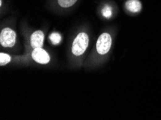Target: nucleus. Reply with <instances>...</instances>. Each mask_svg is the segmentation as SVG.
<instances>
[{
	"instance_id": "20e7f679",
	"label": "nucleus",
	"mask_w": 161,
	"mask_h": 120,
	"mask_svg": "<svg viewBox=\"0 0 161 120\" xmlns=\"http://www.w3.org/2000/svg\"><path fill=\"white\" fill-rule=\"evenodd\" d=\"M32 58L36 62L40 64H47L50 61V57L48 53L41 48H34L32 52Z\"/></svg>"
},
{
	"instance_id": "7ed1b4c3",
	"label": "nucleus",
	"mask_w": 161,
	"mask_h": 120,
	"mask_svg": "<svg viewBox=\"0 0 161 120\" xmlns=\"http://www.w3.org/2000/svg\"><path fill=\"white\" fill-rule=\"evenodd\" d=\"M16 42V33L9 27L3 29L0 35V42L5 48L13 47Z\"/></svg>"
},
{
	"instance_id": "423d86ee",
	"label": "nucleus",
	"mask_w": 161,
	"mask_h": 120,
	"mask_svg": "<svg viewBox=\"0 0 161 120\" xmlns=\"http://www.w3.org/2000/svg\"><path fill=\"white\" fill-rule=\"evenodd\" d=\"M125 6L126 10L132 13L139 12L142 9V5L139 0H128Z\"/></svg>"
},
{
	"instance_id": "f257e3e1",
	"label": "nucleus",
	"mask_w": 161,
	"mask_h": 120,
	"mask_svg": "<svg viewBox=\"0 0 161 120\" xmlns=\"http://www.w3.org/2000/svg\"><path fill=\"white\" fill-rule=\"evenodd\" d=\"M89 44L88 35L85 33H79L72 43V52L74 55L79 56L85 52Z\"/></svg>"
},
{
	"instance_id": "6e6552de",
	"label": "nucleus",
	"mask_w": 161,
	"mask_h": 120,
	"mask_svg": "<svg viewBox=\"0 0 161 120\" xmlns=\"http://www.w3.org/2000/svg\"><path fill=\"white\" fill-rule=\"evenodd\" d=\"M77 1V0H58V4L61 7L67 8L74 5V4H75Z\"/></svg>"
},
{
	"instance_id": "1a4fd4ad",
	"label": "nucleus",
	"mask_w": 161,
	"mask_h": 120,
	"mask_svg": "<svg viewBox=\"0 0 161 120\" xmlns=\"http://www.w3.org/2000/svg\"><path fill=\"white\" fill-rule=\"evenodd\" d=\"M49 38H50L51 42L53 45H58L61 41V36L58 33H53L52 34H51Z\"/></svg>"
},
{
	"instance_id": "0eeeda50",
	"label": "nucleus",
	"mask_w": 161,
	"mask_h": 120,
	"mask_svg": "<svg viewBox=\"0 0 161 120\" xmlns=\"http://www.w3.org/2000/svg\"><path fill=\"white\" fill-rule=\"evenodd\" d=\"M113 11H112V7H111L110 5H106L104 6V7L103 8L102 10V14L104 18H106L107 19L111 18V16H112Z\"/></svg>"
},
{
	"instance_id": "39448f33",
	"label": "nucleus",
	"mask_w": 161,
	"mask_h": 120,
	"mask_svg": "<svg viewBox=\"0 0 161 120\" xmlns=\"http://www.w3.org/2000/svg\"><path fill=\"white\" fill-rule=\"evenodd\" d=\"M44 35L42 31L38 30L32 34L31 38V46L33 48H42L43 43H44Z\"/></svg>"
},
{
	"instance_id": "9d476101",
	"label": "nucleus",
	"mask_w": 161,
	"mask_h": 120,
	"mask_svg": "<svg viewBox=\"0 0 161 120\" xmlns=\"http://www.w3.org/2000/svg\"><path fill=\"white\" fill-rule=\"evenodd\" d=\"M10 61H11V57L9 55L2 53L0 54V65L1 66L6 65V64L10 63Z\"/></svg>"
},
{
	"instance_id": "f03ea898",
	"label": "nucleus",
	"mask_w": 161,
	"mask_h": 120,
	"mask_svg": "<svg viewBox=\"0 0 161 120\" xmlns=\"http://www.w3.org/2000/svg\"><path fill=\"white\" fill-rule=\"evenodd\" d=\"M111 43H112V39L111 35L108 33H103L102 35L98 38L96 42V49L97 52L100 55H105L110 50Z\"/></svg>"
}]
</instances>
